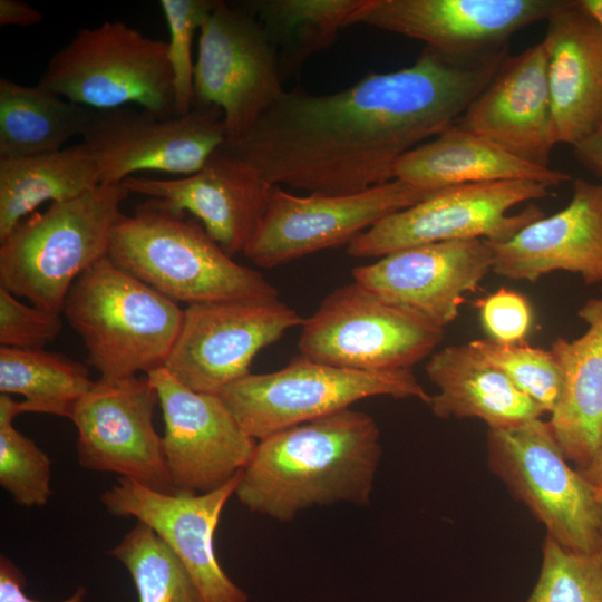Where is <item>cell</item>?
<instances>
[{
    "instance_id": "23",
    "label": "cell",
    "mask_w": 602,
    "mask_h": 602,
    "mask_svg": "<svg viewBox=\"0 0 602 602\" xmlns=\"http://www.w3.org/2000/svg\"><path fill=\"white\" fill-rule=\"evenodd\" d=\"M545 21L557 140L575 146L602 122V29L579 0H560Z\"/></svg>"
},
{
    "instance_id": "27",
    "label": "cell",
    "mask_w": 602,
    "mask_h": 602,
    "mask_svg": "<svg viewBox=\"0 0 602 602\" xmlns=\"http://www.w3.org/2000/svg\"><path fill=\"white\" fill-rule=\"evenodd\" d=\"M99 184L97 162L82 142L54 153L0 158V242L40 204L77 197Z\"/></svg>"
},
{
    "instance_id": "41",
    "label": "cell",
    "mask_w": 602,
    "mask_h": 602,
    "mask_svg": "<svg viewBox=\"0 0 602 602\" xmlns=\"http://www.w3.org/2000/svg\"><path fill=\"white\" fill-rule=\"evenodd\" d=\"M579 472L595 489L598 497L602 495V434L592 460L584 469Z\"/></svg>"
},
{
    "instance_id": "24",
    "label": "cell",
    "mask_w": 602,
    "mask_h": 602,
    "mask_svg": "<svg viewBox=\"0 0 602 602\" xmlns=\"http://www.w3.org/2000/svg\"><path fill=\"white\" fill-rule=\"evenodd\" d=\"M577 315L586 324L573 340L556 338L550 349L562 378L559 401L548 421L565 458L584 469L602 434V293Z\"/></svg>"
},
{
    "instance_id": "5",
    "label": "cell",
    "mask_w": 602,
    "mask_h": 602,
    "mask_svg": "<svg viewBox=\"0 0 602 602\" xmlns=\"http://www.w3.org/2000/svg\"><path fill=\"white\" fill-rule=\"evenodd\" d=\"M62 313L100 378L118 380L162 368L184 309L113 263L108 256L69 289Z\"/></svg>"
},
{
    "instance_id": "10",
    "label": "cell",
    "mask_w": 602,
    "mask_h": 602,
    "mask_svg": "<svg viewBox=\"0 0 602 602\" xmlns=\"http://www.w3.org/2000/svg\"><path fill=\"white\" fill-rule=\"evenodd\" d=\"M548 186L532 181H499L449 186L429 193L359 234L348 244L353 258H381L420 244L482 239L504 242L544 212L524 202L550 195Z\"/></svg>"
},
{
    "instance_id": "9",
    "label": "cell",
    "mask_w": 602,
    "mask_h": 602,
    "mask_svg": "<svg viewBox=\"0 0 602 602\" xmlns=\"http://www.w3.org/2000/svg\"><path fill=\"white\" fill-rule=\"evenodd\" d=\"M491 472L566 548L600 551L599 498L592 485L573 469L541 417L506 429H488Z\"/></svg>"
},
{
    "instance_id": "35",
    "label": "cell",
    "mask_w": 602,
    "mask_h": 602,
    "mask_svg": "<svg viewBox=\"0 0 602 602\" xmlns=\"http://www.w3.org/2000/svg\"><path fill=\"white\" fill-rule=\"evenodd\" d=\"M215 0H161L159 7L169 30L167 56L173 75L176 116L195 106L192 46Z\"/></svg>"
},
{
    "instance_id": "18",
    "label": "cell",
    "mask_w": 602,
    "mask_h": 602,
    "mask_svg": "<svg viewBox=\"0 0 602 602\" xmlns=\"http://www.w3.org/2000/svg\"><path fill=\"white\" fill-rule=\"evenodd\" d=\"M242 470L222 486L200 494H168L118 477L100 502L110 515L134 517L154 530L185 565L205 602H249L247 594L223 571L214 550L215 530Z\"/></svg>"
},
{
    "instance_id": "20",
    "label": "cell",
    "mask_w": 602,
    "mask_h": 602,
    "mask_svg": "<svg viewBox=\"0 0 602 602\" xmlns=\"http://www.w3.org/2000/svg\"><path fill=\"white\" fill-rule=\"evenodd\" d=\"M492 266L486 241L474 239L405 247L355 268L352 276L385 301L444 329Z\"/></svg>"
},
{
    "instance_id": "12",
    "label": "cell",
    "mask_w": 602,
    "mask_h": 602,
    "mask_svg": "<svg viewBox=\"0 0 602 602\" xmlns=\"http://www.w3.org/2000/svg\"><path fill=\"white\" fill-rule=\"evenodd\" d=\"M226 142L224 115L214 105H195L181 116L126 106L93 110L82 135L100 184L123 183L145 171L192 175Z\"/></svg>"
},
{
    "instance_id": "11",
    "label": "cell",
    "mask_w": 602,
    "mask_h": 602,
    "mask_svg": "<svg viewBox=\"0 0 602 602\" xmlns=\"http://www.w3.org/2000/svg\"><path fill=\"white\" fill-rule=\"evenodd\" d=\"M276 52L261 23L241 7L215 0L200 29L195 105L217 106L227 142L243 137L284 89Z\"/></svg>"
},
{
    "instance_id": "21",
    "label": "cell",
    "mask_w": 602,
    "mask_h": 602,
    "mask_svg": "<svg viewBox=\"0 0 602 602\" xmlns=\"http://www.w3.org/2000/svg\"><path fill=\"white\" fill-rule=\"evenodd\" d=\"M456 124L523 161L548 167L559 140L542 42L507 56Z\"/></svg>"
},
{
    "instance_id": "33",
    "label": "cell",
    "mask_w": 602,
    "mask_h": 602,
    "mask_svg": "<svg viewBox=\"0 0 602 602\" xmlns=\"http://www.w3.org/2000/svg\"><path fill=\"white\" fill-rule=\"evenodd\" d=\"M487 362L501 370L518 389L551 414L561 395L562 378L550 350L488 339L468 342Z\"/></svg>"
},
{
    "instance_id": "2",
    "label": "cell",
    "mask_w": 602,
    "mask_h": 602,
    "mask_svg": "<svg viewBox=\"0 0 602 602\" xmlns=\"http://www.w3.org/2000/svg\"><path fill=\"white\" fill-rule=\"evenodd\" d=\"M382 456L380 429L347 408L256 441L235 491L250 511L291 521L314 505H368Z\"/></svg>"
},
{
    "instance_id": "31",
    "label": "cell",
    "mask_w": 602,
    "mask_h": 602,
    "mask_svg": "<svg viewBox=\"0 0 602 602\" xmlns=\"http://www.w3.org/2000/svg\"><path fill=\"white\" fill-rule=\"evenodd\" d=\"M109 554L130 574L138 602H205L178 556L145 523L137 521Z\"/></svg>"
},
{
    "instance_id": "42",
    "label": "cell",
    "mask_w": 602,
    "mask_h": 602,
    "mask_svg": "<svg viewBox=\"0 0 602 602\" xmlns=\"http://www.w3.org/2000/svg\"><path fill=\"white\" fill-rule=\"evenodd\" d=\"M583 9L602 29V0H579Z\"/></svg>"
},
{
    "instance_id": "28",
    "label": "cell",
    "mask_w": 602,
    "mask_h": 602,
    "mask_svg": "<svg viewBox=\"0 0 602 602\" xmlns=\"http://www.w3.org/2000/svg\"><path fill=\"white\" fill-rule=\"evenodd\" d=\"M39 84L28 86L0 78V158H20L60 151L82 136L91 117Z\"/></svg>"
},
{
    "instance_id": "13",
    "label": "cell",
    "mask_w": 602,
    "mask_h": 602,
    "mask_svg": "<svg viewBox=\"0 0 602 602\" xmlns=\"http://www.w3.org/2000/svg\"><path fill=\"white\" fill-rule=\"evenodd\" d=\"M428 194L400 179L347 195H295L274 185L265 215L243 254L255 265L271 269L349 244L382 219Z\"/></svg>"
},
{
    "instance_id": "43",
    "label": "cell",
    "mask_w": 602,
    "mask_h": 602,
    "mask_svg": "<svg viewBox=\"0 0 602 602\" xmlns=\"http://www.w3.org/2000/svg\"><path fill=\"white\" fill-rule=\"evenodd\" d=\"M598 498H599V504H598V536H599L600 551H602V495H600Z\"/></svg>"
},
{
    "instance_id": "39",
    "label": "cell",
    "mask_w": 602,
    "mask_h": 602,
    "mask_svg": "<svg viewBox=\"0 0 602 602\" xmlns=\"http://www.w3.org/2000/svg\"><path fill=\"white\" fill-rule=\"evenodd\" d=\"M42 21V13L21 0H0L1 27H31Z\"/></svg>"
},
{
    "instance_id": "6",
    "label": "cell",
    "mask_w": 602,
    "mask_h": 602,
    "mask_svg": "<svg viewBox=\"0 0 602 602\" xmlns=\"http://www.w3.org/2000/svg\"><path fill=\"white\" fill-rule=\"evenodd\" d=\"M38 84L95 110L136 104L176 116L167 41L119 20L78 30L50 57Z\"/></svg>"
},
{
    "instance_id": "16",
    "label": "cell",
    "mask_w": 602,
    "mask_h": 602,
    "mask_svg": "<svg viewBox=\"0 0 602 602\" xmlns=\"http://www.w3.org/2000/svg\"><path fill=\"white\" fill-rule=\"evenodd\" d=\"M147 377L163 414V452L175 493L213 491L246 466L256 440L219 395L192 390L165 367Z\"/></svg>"
},
{
    "instance_id": "3",
    "label": "cell",
    "mask_w": 602,
    "mask_h": 602,
    "mask_svg": "<svg viewBox=\"0 0 602 602\" xmlns=\"http://www.w3.org/2000/svg\"><path fill=\"white\" fill-rule=\"evenodd\" d=\"M108 259L176 303L279 298L274 285L234 261L200 222L154 198L120 216Z\"/></svg>"
},
{
    "instance_id": "25",
    "label": "cell",
    "mask_w": 602,
    "mask_h": 602,
    "mask_svg": "<svg viewBox=\"0 0 602 602\" xmlns=\"http://www.w3.org/2000/svg\"><path fill=\"white\" fill-rule=\"evenodd\" d=\"M394 179L430 193L449 186L499 181H532L554 187L572 181V176L523 161L454 124L401 156L394 167Z\"/></svg>"
},
{
    "instance_id": "32",
    "label": "cell",
    "mask_w": 602,
    "mask_h": 602,
    "mask_svg": "<svg viewBox=\"0 0 602 602\" xmlns=\"http://www.w3.org/2000/svg\"><path fill=\"white\" fill-rule=\"evenodd\" d=\"M525 602H602V551L570 550L546 535L540 575Z\"/></svg>"
},
{
    "instance_id": "1",
    "label": "cell",
    "mask_w": 602,
    "mask_h": 602,
    "mask_svg": "<svg viewBox=\"0 0 602 602\" xmlns=\"http://www.w3.org/2000/svg\"><path fill=\"white\" fill-rule=\"evenodd\" d=\"M507 56L455 57L425 47L411 66L370 72L332 94L298 86L227 144L271 186L359 193L392 181L401 156L456 124Z\"/></svg>"
},
{
    "instance_id": "34",
    "label": "cell",
    "mask_w": 602,
    "mask_h": 602,
    "mask_svg": "<svg viewBox=\"0 0 602 602\" xmlns=\"http://www.w3.org/2000/svg\"><path fill=\"white\" fill-rule=\"evenodd\" d=\"M0 485L20 506H43L51 497V460L13 424L0 425Z\"/></svg>"
},
{
    "instance_id": "7",
    "label": "cell",
    "mask_w": 602,
    "mask_h": 602,
    "mask_svg": "<svg viewBox=\"0 0 602 602\" xmlns=\"http://www.w3.org/2000/svg\"><path fill=\"white\" fill-rule=\"evenodd\" d=\"M219 396L241 428L256 441L370 397L416 398L427 405L431 398L410 368L360 371L300 355L279 370L250 372Z\"/></svg>"
},
{
    "instance_id": "40",
    "label": "cell",
    "mask_w": 602,
    "mask_h": 602,
    "mask_svg": "<svg viewBox=\"0 0 602 602\" xmlns=\"http://www.w3.org/2000/svg\"><path fill=\"white\" fill-rule=\"evenodd\" d=\"M576 159L602 179V122L584 139L573 146Z\"/></svg>"
},
{
    "instance_id": "36",
    "label": "cell",
    "mask_w": 602,
    "mask_h": 602,
    "mask_svg": "<svg viewBox=\"0 0 602 602\" xmlns=\"http://www.w3.org/2000/svg\"><path fill=\"white\" fill-rule=\"evenodd\" d=\"M62 321L54 313L26 305L0 287V346L19 349H43L60 333Z\"/></svg>"
},
{
    "instance_id": "8",
    "label": "cell",
    "mask_w": 602,
    "mask_h": 602,
    "mask_svg": "<svg viewBox=\"0 0 602 602\" xmlns=\"http://www.w3.org/2000/svg\"><path fill=\"white\" fill-rule=\"evenodd\" d=\"M444 329L352 281L304 319L300 356L360 371L409 369L434 353Z\"/></svg>"
},
{
    "instance_id": "26",
    "label": "cell",
    "mask_w": 602,
    "mask_h": 602,
    "mask_svg": "<svg viewBox=\"0 0 602 602\" xmlns=\"http://www.w3.org/2000/svg\"><path fill=\"white\" fill-rule=\"evenodd\" d=\"M425 370L438 388L428 405L437 418H477L488 429H506L545 414L469 343L434 352Z\"/></svg>"
},
{
    "instance_id": "37",
    "label": "cell",
    "mask_w": 602,
    "mask_h": 602,
    "mask_svg": "<svg viewBox=\"0 0 602 602\" xmlns=\"http://www.w3.org/2000/svg\"><path fill=\"white\" fill-rule=\"evenodd\" d=\"M484 330L491 339L503 343H521L532 326V308L527 299L501 288L476 302Z\"/></svg>"
},
{
    "instance_id": "22",
    "label": "cell",
    "mask_w": 602,
    "mask_h": 602,
    "mask_svg": "<svg viewBox=\"0 0 602 602\" xmlns=\"http://www.w3.org/2000/svg\"><path fill=\"white\" fill-rule=\"evenodd\" d=\"M486 243L492 271L499 276L535 283L566 271L580 274L586 285L602 283V183L573 181L564 208L531 222L507 241Z\"/></svg>"
},
{
    "instance_id": "29",
    "label": "cell",
    "mask_w": 602,
    "mask_h": 602,
    "mask_svg": "<svg viewBox=\"0 0 602 602\" xmlns=\"http://www.w3.org/2000/svg\"><path fill=\"white\" fill-rule=\"evenodd\" d=\"M365 0H256L240 4L263 27L280 70L298 71L330 47Z\"/></svg>"
},
{
    "instance_id": "14",
    "label": "cell",
    "mask_w": 602,
    "mask_h": 602,
    "mask_svg": "<svg viewBox=\"0 0 602 602\" xmlns=\"http://www.w3.org/2000/svg\"><path fill=\"white\" fill-rule=\"evenodd\" d=\"M303 321L279 298L187 305L164 367L192 390L219 395L250 373L262 349Z\"/></svg>"
},
{
    "instance_id": "19",
    "label": "cell",
    "mask_w": 602,
    "mask_h": 602,
    "mask_svg": "<svg viewBox=\"0 0 602 602\" xmlns=\"http://www.w3.org/2000/svg\"><path fill=\"white\" fill-rule=\"evenodd\" d=\"M123 184L130 194L192 214L231 256L243 253L256 233L273 187L227 142L192 175L174 179L134 175Z\"/></svg>"
},
{
    "instance_id": "38",
    "label": "cell",
    "mask_w": 602,
    "mask_h": 602,
    "mask_svg": "<svg viewBox=\"0 0 602 602\" xmlns=\"http://www.w3.org/2000/svg\"><path fill=\"white\" fill-rule=\"evenodd\" d=\"M26 579L21 570L6 555L0 556V602H45L25 593ZM86 589L79 586L69 598L57 602H84Z\"/></svg>"
},
{
    "instance_id": "17",
    "label": "cell",
    "mask_w": 602,
    "mask_h": 602,
    "mask_svg": "<svg viewBox=\"0 0 602 602\" xmlns=\"http://www.w3.org/2000/svg\"><path fill=\"white\" fill-rule=\"evenodd\" d=\"M560 0H365L349 26L365 25L455 57L507 50L520 30L546 20Z\"/></svg>"
},
{
    "instance_id": "15",
    "label": "cell",
    "mask_w": 602,
    "mask_h": 602,
    "mask_svg": "<svg viewBox=\"0 0 602 602\" xmlns=\"http://www.w3.org/2000/svg\"><path fill=\"white\" fill-rule=\"evenodd\" d=\"M157 404L147 375L96 380L69 417L77 429L80 466L174 494L162 437L153 425Z\"/></svg>"
},
{
    "instance_id": "30",
    "label": "cell",
    "mask_w": 602,
    "mask_h": 602,
    "mask_svg": "<svg viewBox=\"0 0 602 602\" xmlns=\"http://www.w3.org/2000/svg\"><path fill=\"white\" fill-rule=\"evenodd\" d=\"M94 382L87 367L67 356L0 346V392L25 398L14 402L18 416L37 412L69 418Z\"/></svg>"
},
{
    "instance_id": "4",
    "label": "cell",
    "mask_w": 602,
    "mask_h": 602,
    "mask_svg": "<svg viewBox=\"0 0 602 602\" xmlns=\"http://www.w3.org/2000/svg\"><path fill=\"white\" fill-rule=\"evenodd\" d=\"M129 194L123 183H101L23 219L0 242V287L61 314L77 278L108 256Z\"/></svg>"
}]
</instances>
